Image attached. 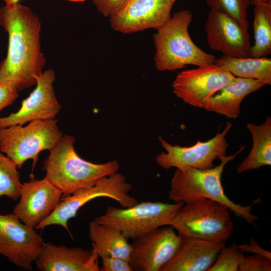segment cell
I'll use <instances>...</instances> for the list:
<instances>
[{
	"label": "cell",
	"instance_id": "ac0fdd59",
	"mask_svg": "<svg viewBox=\"0 0 271 271\" xmlns=\"http://www.w3.org/2000/svg\"><path fill=\"white\" fill-rule=\"evenodd\" d=\"M224 242L183 239L173 257L160 271H208Z\"/></svg>",
	"mask_w": 271,
	"mask_h": 271
},
{
	"label": "cell",
	"instance_id": "9c48e42d",
	"mask_svg": "<svg viewBox=\"0 0 271 271\" xmlns=\"http://www.w3.org/2000/svg\"><path fill=\"white\" fill-rule=\"evenodd\" d=\"M231 127V123L227 121L223 130L218 132L209 141H198L194 145L188 147L173 146L160 136L159 140L166 152L159 154L156 161L165 169L172 167L181 170L188 168L210 169L213 167L215 160H221L226 156L228 144L225 137Z\"/></svg>",
	"mask_w": 271,
	"mask_h": 271
},
{
	"label": "cell",
	"instance_id": "9a60e30c",
	"mask_svg": "<svg viewBox=\"0 0 271 271\" xmlns=\"http://www.w3.org/2000/svg\"><path fill=\"white\" fill-rule=\"evenodd\" d=\"M62 192L45 178H32L22 185L19 203L13 213L23 223L35 228L55 209Z\"/></svg>",
	"mask_w": 271,
	"mask_h": 271
},
{
	"label": "cell",
	"instance_id": "d6986e66",
	"mask_svg": "<svg viewBox=\"0 0 271 271\" xmlns=\"http://www.w3.org/2000/svg\"><path fill=\"white\" fill-rule=\"evenodd\" d=\"M266 85L258 80L235 77L218 92L207 98L203 108L223 115L228 118H236L240 113V105L248 94Z\"/></svg>",
	"mask_w": 271,
	"mask_h": 271
},
{
	"label": "cell",
	"instance_id": "d4e9b609",
	"mask_svg": "<svg viewBox=\"0 0 271 271\" xmlns=\"http://www.w3.org/2000/svg\"><path fill=\"white\" fill-rule=\"evenodd\" d=\"M207 4L211 10L229 16L248 30L247 10L250 5L249 0H207Z\"/></svg>",
	"mask_w": 271,
	"mask_h": 271
},
{
	"label": "cell",
	"instance_id": "52a82bcc",
	"mask_svg": "<svg viewBox=\"0 0 271 271\" xmlns=\"http://www.w3.org/2000/svg\"><path fill=\"white\" fill-rule=\"evenodd\" d=\"M184 203L142 201L128 207L108 206L105 213L95 218L98 223L120 231L134 240L158 228L168 226Z\"/></svg>",
	"mask_w": 271,
	"mask_h": 271
},
{
	"label": "cell",
	"instance_id": "6da1fadb",
	"mask_svg": "<svg viewBox=\"0 0 271 271\" xmlns=\"http://www.w3.org/2000/svg\"><path fill=\"white\" fill-rule=\"evenodd\" d=\"M0 26L8 35L7 56L0 62V82L12 85L18 92L36 85L46 62L40 18L19 3L5 5L0 9Z\"/></svg>",
	"mask_w": 271,
	"mask_h": 271
},
{
	"label": "cell",
	"instance_id": "cb8c5ba5",
	"mask_svg": "<svg viewBox=\"0 0 271 271\" xmlns=\"http://www.w3.org/2000/svg\"><path fill=\"white\" fill-rule=\"evenodd\" d=\"M22 185L17 165L0 152V199L6 196L17 200L20 197Z\"/></svg>",
	"mask_w": 271,
	"mask_h": 271
},
{
	"label": "cell",
	"instance_id": "ba28073f",
	"mask_svg": "<svg viewBox=\"0 0 271 271\" xmlns=\"http://www.w3.org/2000/svg\"><path fill=\"white\" fill-rule=\"evenodd\" d=\"M132 186L125 177L118 172L101 178L93 185L81 188L69 196L61 198L54 211L35 228L44 229L56 225L63 227L72 235L68 227V221L76 216L78 211L89 201L100 197L112 199L122 207H128L139 202L129 194Z\"/></svg>",
	"mask_w": 271,
	"mask_h": 271
},
{
	"label": "cell",
	"instance_id": "7a4b0ae2",
	"mask_svg": "<svg viewBox=\"0 0 271 271\" xmlns=\"http://www.w3.org/2000/svg\"><path fill=\"white\" fill-rule=\"evenodd\" d=\"M245 146H241L233 155L225 156L218 166L210 169L200 170L188 168L176 169L171 180L168 197L174 202L184 204L203 198L217 202L233 212L247 223L254 224L258 217L251 211L252 206L260 201L254 200L249 205L243 206L230 200L225 194L221 183V177L226 165L241 153Z\"/></svg>",
	"mask_w": 271,
	"mask_h": 271
},
{
	"label": "cell",
	"instance_id": "d6a6232c",
	"mask_svg": "<svg viewBox=\"0 0 271 271\" xmlns=\"http://www.w3.org/2000/svg\"><path fill=\"white\" fill-rule=\"evenodd\" d=\"M250 5L253 6L260 4L271 3V0H249Z\"/></svg>",
	"mask_w": 271,
	"mask_h": 271
},
{
	"label": "cell",
	"instance_id": "277c9868",
	"mask_svg": "<svg viewBox=\"0 0 271 271\" xmlns=\"http://www.w3.org/2000/svg\"><path fill=\"white\" fill-rule=\"evenodd\" d=\"M192 13L184 10L175 13L154 35V62L159 71H172L187 65L197 67L215 63L216 57L206 53L192 41L189 26Z\"/></svg>",
	"mask_w": 271,
	"mask_h": 271
},
{
	"label": "cell",
	"instance_id": "484cf974",
	"mask_svg": "<svg viewBox=\"0 0 271 271\" xmlns=\"http://www.w3.org/2000/svg\"><path fill=\"white\" fill-rule=\"evenodd\" d=\"M244 256L235 243L223 246L216 258L208 271H238L241 261Z\"/></svg>",
	"mask_w": 271,
	"mask_h": 271
},
{
	"label": "cell",
	"instance_id": "1f68e13d",
	"mask_svg": "<svg viewBox=\"0 0 271 271\" xmlns=\"http://www.w3.org/2000/svg\"><path fill=\"white\" fill-rule=\"evenodd\" d=\"M7 6H13L19 3L20 0H4ZM71 2H83L85 0H65Z\"/></svg>",
	"mask_w": 271,
	"mask_h": 271
},
{
	"label": "cell",
	"instance_id": "f1b7e54d",
	"mask_svg": "<svg viewBox=\"0 0 271 271\" xmlns=\"http://www.w3.org/2000/svg\"><path fill=\"white\" fill-rule=\"evenodd\" d=\"M100 271H132L129 261L113 256L101 258Z\"/></svg>",
	"mask_w": 271,
	"mask_h": 271
},
{
	"label": "cell",
	"instance_id": "603a6c76",
	"mask_svg": "<svg viewBox=\"0 0 271 271\" xmlns=\"http://www.w3.org/2000/svg\"><path fill=\"white\" fill-rule=\"evenodd\" d=\"M253 28L254 44L250 57H264L271 53V3L254 6Z\"/></svg>",
	"mask_w": 271,
	"mask_h": 271
},
{
	"label": "cell",
	"instance_id": "3957f363",
	"mask_svg": "<svg viewBox=\"0 0 271 271\" xmlns=\"http://www.w3.org/2000/svg\"><path fill=\"white\" fill-rule=\"evenodd\" d=\"M74 144V137L63 135L44 162V178L62 192V197L90 186L119 168L116 160L95 164L84 160L76 153Z\"/></svg>",
	"mask_w": 271,
	"mask_h": 271
},
{
	"label": "cell",
	"instance_id": "8fae6325",
	"mask_svg": "<svg viewBox=\"0 0 271 271\" xmlns=\"http://www.w3.org/2000/svg\"><path fill=\"white\" fill-rule=\"evenodd\" d=\"M44 240L34 229L13 213L0 214V254L15 265L32 270Z\"/></svg>",
	"mask_w": 271,
	"mask_h": 271
},
{
	"label": "cell",
	"instance_id": "83f0119b",
	"mask_svg": "<svg viewBox=\"0 0 271 271\" xmlns=\"http://www.w3.org/2000/svg\"><path fill=\"white\" fill-rule=\"evenodd\" d=\"M130 0H92L97 10L105 17H110L122 10Z\"/></svg>",
	"mask_w": 271,
	"mask_h": 271
},
{
	"label": "cell",
	"instance_id": "4fadbf2b",
	"mask_svg": "<svg viewBox=\"0 0 271 271\" xmlns=\"http://www.w3.org/2000/svg\"><path fill=\"white\" fill-rule=\"evenodd\" d=\"M55 79L52 69L43 71L37 79L35 88L22 101L19 109L8 116H0V128L24 125L36 120L54 119L61 108L53 87Z\"/></svg>",
	"mask_w": 271,
	"mask_h": 271
},
{
	"label": "cell",
	"instance_id": "f546056e",
	"mask_svg": "<svg viewBox=\"0 0 271 271\" xmlns=\"http://www.w3.org/2000/svg\"><path fill=\"white\" fill-rule=\"evenodd\" d=\"M18 92L12 85L0 82V112L13 104L19 96Z\"/></svg>",
	"mask_w": 271,
	"mask_h": 271
},
{
	"label": "cell",
	"instance_id": "4316f807",
	"mask_svg": "<svg viewBox=\"0 0 271 271\" xmlns=\"http://www.w3.org/2000/svg\"><path fill=\"white\" fill-rule=\"evenodd\" d=\"M271 259L254 254L248 256L244 255L238 271H270Z\"/></svg>",
	"mask_w": 271,
	"mask_h": 271
},
{
	"label": "cell",
	"instance_id": "7402d4cb",
	"mask_svg": "<svg viewBox=\"0 0 271 271\" xmlns=\"http://www.w3.org/2000/svg\"><path fill=\"white\" fill-rule=\"evenodd\" d=\"M215 63L225 67L236 77L258 80L271 84V59L222 56Z\"/></svg>",
	"mask_w": 271,
	"mask_h": 271
},
{
	"label": "cell",
	"instance_id": "2e32d148",
	"mask_svg": "<svg viewBox=\"0 0 271 271\" xmlns=\"http://www.w3.org/2000/svg\"><path fill=\"white\" fill-rule=\"evenodd\" d=\"M205 30L207 43L212 50L226 56L250 57L251 45L248 30L232 17L210 9Z\"/></svg>",
	"mask_w": 271,
	"mask_h": 271
},
{
	"label": "cell",
	"instance_id": "e0dca14e",
	"mask_svg": "<svg viewBox=\"0 0 271 271\" xmlns=\"http://www.w3.org/2000/svg\"><path fill=\"white\" fill-rule=\"evenodd\" d=\"M98 258L93 247L88 250L47 242L35 262L41 271H100Z\"/></svg>",
	"mask_w": 271,
	"mask_h": 271
},
{
	"label": "cell",
	"instance_id": "5b68a950",
	"mask_svg": "<svg viewBox=\"0 0 271 271\" xmlns=\"http://www.w3.org/2000/svg\"><path fill=\"white\" fill-rule=\"evenodd\" d=\"M169 225L183 239L224 243L234 228L229 209L206 198L184 204Z\"/></svg>",
	"mask_w": 271,
	"mask_h": 271
},
{
	"label": "cell",
	"instance_id": "5bb4252c",
	"mask_svg": "<svg viewBox=\"0 0 271 271\" xmlns=\"http://www.w3.org/2000/svg\"><path fill=\"white\" fill-rule=\"evenodd\" d=\"M176 1L130 0L122 10L109 17L111 28L123 34L157 30L171 18Z\"/></svg>",
	"mask_w": 271,
	"mask_h": 271
},
{
	"label": "cell",
	"instance_id": "7c38bea8",
	"mask_svg": "<svg viewBox=\"0 0 271 271\" xmlns=\"http://www.w3.org/2000/svg\"><path fill=\"white\" fill-rule=\"evenodd\" d=\"M169 226L158 228L133 240L129 260L133 270L160 271L173 257L182 238Z\"/></svg>",
	"mask_w": 271,
	"mask_h": 271
},
{
	"label": "cell",
	"instance_id": "30bf717a",
	"mask_svg": "<svg viewBox=\"0 0 271 271\" xmlns=\"http://www.w3.org/2000/svg\"><path fill=\"white\" fill-rule=\"evenodd\" d=\"M225 67L215 63L180 72L173 82L174 93L185 103L203 108L205 101L234 79Z\"/></svg>",
	"mask_w": 271,
	"mask_h": 271
},
{
	"label": "cell",
	"instance_id": "44dd1931",
	"mask_svg": "<svg viewBox=\"0 0 271 271\" xmlns=\"http://www.w3.org/2000/svg\"><path fill=\"white\" fill-rule=\"evenodd\" d=\"M246 128L252 138V147L247 157L237 169L238 173L271 165V118L257 125L249 122Z\"/></svg>",
	"mask_w": 271,
	"mask_h": 271
},
{
	"label": "cell",
	"instance_id": "4dcf8cb0",
	"mask_svg": "<svg viewBox=\"0 0 271 271\" xmlns=\"http://www.w3.org/2000/svg\"><path fill=\"white\" fill-rule=\"evenodd\" d=\"M240 250L260 255L271 259V252L260 246L253 238H250L249 243L237 245Z\"/></svg>",
	"mask_w": 271,
	"mask_h": 271
},
{
	"label": "cell",
	"instance_id": "8992f818",
	"mask_svg": "<svg viewBox=\"0 0 271 271\" xmlns=\"http://www.w3.org/2000/svg\"><path fill=\"white\" fill-rule=\"evenodd\" d=\"M56 119L36 120L26 125H13L0 128V152L21 169L28 160L33 161V171L39 154L51 151L62 138Z\"/></svg>",
	"mask_w": 271,
	"mask_h": 271
},
{
	"label": "cell",
	"instance_id": "ffe728a7",
	"mask_svg": "<svg viewBox=\"0 0 271 271\" xmlns=\"http://www.w3.org/2000/svg\"><path fill=\"white\" fill-rule=\"evenodd\" d=\"M89 234L99 257H118L129 261L131 244L118 230L94 220L89 225Z\"/></svg>",
	"mask_w": 271,
	"mask_h": 271
}]
</instances>
